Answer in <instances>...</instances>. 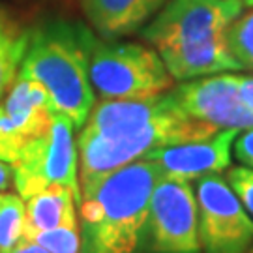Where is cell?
<instances>
[{
  "instance_id": "24",
  "label": "cell",
  "mask_w": 253,
  "mask_h": 253,
  "mask_svg": "<svg viewBox=\"0 0 253 253\" xmlns=\"http://www.w3.org/2000/svg\"><path fill=\"white\" fill-rule=\"evenodd\" d=\"M246 253H253V248H250V250H248Z\"/></svg>"
},
{
  "instance_id": "22",
  "label": "cell",
  "mask_w": 253,
  "mask_h": 253,
  "mask_svg": "<svg viewBox=\"0 0 253 253\" xmlns=\"http://www.w3.org/2000/svg\"><path fill=\"white\" fill-rule=\"evenodd\" d=\"M9 253H51L49 250L42 248L40 244L32 242V240H27V238H21L17 242V246L11 250Z\"/></svg>"
},
{
  "instance_id": "19",
  "label": "cell",
  "mask_w": 253,
  "mask_h": 253,
  "mask_svg": "<svg viewBox=\"0 0 253 253\" xmlns=\"http://www.w3.org/2000/svg\"><path fill=\"white\" fill-rule=\"evenodd\" d=\"M235 154L242 163L253 167V127L244 129V133L238 135L235 143Z\"/></svg>"
},
{
  "instance_id": "20",
  "label": "cell",
  "mask_w": 253,
  "mask_h": 253,
  "mask_svg": "<svg viewBox=\"0 0 253 253\" xmlns=\"http://www.w3.org/2000/svg\"><path fill=\"white\" fill-rule=\"evenodd\" d=\"M236 84L240 98L250 109H253V77L250 75H236Z\"/></svg>"
},
{
  "instance_id": "14",
  "label": "cell",
  "mask_w": 253,
  "mask_h": 253,
  "mask_svg": "<svg viewBox=\"0 0 253 253\" xmlns=\"http://www.w3.org/2000/svg\"><path fill=\"white\" fill-rule=\"evenodd\" d=\"M28 45V32H21L0 13V100L13 84Z\"/></svg>"
},
{
  "instance_id": "3",
  "label": "cell",
  "mask_w": 253,
  "mask_h": 253,
  "mask_svg": "<svg viewBox=\"0 0 253 253\" xmlns=\"http://www.w3.org/2000/svg\"><path fill=\"white\" fill-rule=\"evenodd\" d=\"M86 27L66 21H49L28 32V45L19 73L42 84L56 111L81 129L96 103L88 77Z\"/></svg>"
},
{
  "instance_id": "7",
  "label": "cell",
  "mask_w": 253,
  "mask_h": 253,
  "mask_svg": "<svg viewBox=\"0 0 253 253\" xmlns=\"http://www.w3.org/2000/svg\"><path fill=\"white\" fill-rule=\"evenodd\" d=\"M145 235L156 253H199L197 197L190 182L162 178L156 184Z\"/></svg>"
},
{
  "instance_id": "12",
  "label": "cell",
  "mask_w": 253,
  "mask_h": 253,
  "mask_svg": "<svg viewBox=\"0 0 253 253\" xmlns=\"http://www.w3.org/2000/svg\"><path fill=\"white\" fill-rule=\"evenodd\" d=\"M169 0H81L84 17L105 40L135 32Z\"/></svg>"
},
{
  "instance_id": "13",
  "label": "cell",
  "mask_w": 253,
  "mask_h": 253,
  "mask_svg": "<svg viewBox=\"0 0 253 253\" xmlns=\"http://www.w3.org/2000/svg\"><path fill=\"white\" fill-rule=\"evenodd\" d=\"M77 199L66 186H49L27 199L25 205V227L23 236L36 235L58 227H79L77 221Z\"/></svg>"
},
{
  "instance_id": "6",
  "label": "cell",
  "mask_w": 253,
  "mask_h": 253,
  "mask_svg": "<svg viewBox=\"0 0 253 253\" xmlns=\"http://www.w3.org/2000/svg\"><path fill=\"white\" fill-rule=\"evenodd\" d=\"M242 0H169L141 34L158 51L199 47L227 36Z\"/></svg>"
},
{
  "instance_id": "8",
  "label": "cell",
  "mask_w": 253,
  "mask_h": 253,
  "mask_svg": "<svg viewBox=\"0 0 253 253\" xmlns=\"http://www.w3.org/2000/svg\"><path fill=\"white\" fill-rule=\"evenodd\" d=\"M199 240L205 253H246L253 246V219L217 174L197 182Z\"/></svg>"
},
{
  "instance_id": "1",
  "label": "cell",
  "mask_w": 253,
  "mask_h": 253,
  "mask_svg": "<svg viewBox=\"0 0 253 253\" xmlns=\"http://www.w3.org/2000/svg\"><path fill=\"white\" fill-rule=\"evenodd\" d=\"M214 133L217 127L186 115L172 92L145 100H103L92 107L75 141L81 193L154 148L201 141Z\"/></svg>"
},
{
  "instance_id": "15",
  "label": "cell",
  "mask_w": 253,
  "mask_h": 253,
  "mask_svg": "<svg viewBox=\"0 0 253 253\" xmlns=\"http://www.w3.org/2000/svg\"><path fill=\"white\" fill-rule=\"evenodd\" d=\"M25 205L19 195H0V253H9L23 238Z\"/></svg>"
},
{
  "instance_id": "16",
  "label": "cell",
  "mask_w": 253,
  "mask_h": 253,
  "mask_svg": "<svg viewBox=\"0 0 253 253\" xmlns=\"http://www.w3.org/2000/svg\"><path fill=\"white\" fill-rule=\"evenodd\" d=\"M227 43L240 68L253 72V9L236 17L227 28Z\"/></svg>"
},
{
  "instance_id": "11",
  "label": "cell",
  "mask_w": 253,
  "mask_h": 253,
  "mask_svg": "<svg viewBox=\"0 0 253 253\" xmlns=\"http://www.w3.org/2000/svg\"><path fill=\"white\" fill-rule=\"evenodd\" d=\"M238 133V129H223L201 141L160 146L145 154L143 160L156 163L163 178L190 182L193 178L217 174L229 167L231 145Z\"/></svg>"
},
{
  "instance_id": "21",
  "label": "cell",
  "mask_w": 253,
  "mask_h": 253,
  "mask_svg": "<svg viewBox=\"0 0 253 253\" xmlns=\"http://www.w3.org/2000/svg\"><path fill=\"white\" fill-rule=\"evenodd\" d=\"M13 188V167L0 160V191L6 193Z\"/></svg>"
},
{
  "instance_id": "23",
  "label": "cell",
  "mask_w": 253,
  "mask_h": 253,
  "mask_svg": "<svg viewBox=\"0 0 253 253\" xmlns=\"http://www.w3.org/2000/svg\"><path fill=\"white\" fill-rule=\"evenodd\" d=\"M242 4L248 6V8H253V0H242Z\"/></svg>"
},
{
  "instance_id": "18",
  "label": "cell",
  "mask_w": 253,
  "mask_h": 253,
  "mask_svg": "<svg viewBox=\"0 0 253 253\" xmlns=\"http://www.w3.org/2000/svg\"><path fill=\"white\" fill-rule=\"evenodd\" d=\"M227 182L231 184V188L236 193V197L240 199V203L253 216V169L233 167L227 172Z\"/></svg>"
},
{
  "instance_id": "9",
  "label": "cell",
  "mask_w": 253,
  "mask_h": 253,
  "mask_svg": "<svg viewBox=\"0 0 253 253\" xmlns=\"http://www.w3.org/2000/svg\"><path fill=\"white\" fill-rule=\"evenodd\" d=\"M53 115L54 105L45 88L17 73L0 100V160L13 165L23 150L49 129Z\"/></svg>"
},
{
  "instance_id": "2",
  "label": "cell",
  "mask_w": 253,
  "mask_h": 253,
  "mask_svg": "<svg viewBox=\"0 0 253 253\" xmlns=\"http://www.w3.org/2000/svg\"><path fill=\"white\" fill-rule=\"evenodd\" d=\"M163 174L156 163L135 160L105 174L81 193L83 253H133L145 235L148 207Z\"/></svg>"
},
{
  "instance_id": "4",
  "label": "cell",
  "mask_w": 253,
  "mask_h": 253,
  "mask_svg": "<svg viewBox=\"0 0 253 253\" xmlns=\"http://www.w3.org/2000/svg\"><path fill=\"white\" fill-rule=\"evenodd\" d=\"M88 77L103 100H145L167 92L174 81L158 51L141 43L100 42L94 34Z\"/></svg>"
},
{
  "instance_id": "17",
  "label": "cell",
  "mask_w": 253,
  "mask_h": 253,
  "mask_svg": "<svg viewBox=\"0 0 253 253\" xmlns=\"http://www.w3.org/2000/svg\"><path fill=\"white\" fill-rule=\"evenodd\" d=\"M25 238V236H23ZM51 253H81V227H58L28 236Z\"/></svg>"
},
{
  "instance_id": "5",
  "label": "cell",
  "mask_w": 253,
  "mask_h": 253,
  "mask_svg": "<svg viewBox=\"0 0 253 253\" xmlns=\"http://www.w3.org/2000/svg\"><path fill=\"white\" fill-rule=\"evenodd\" d=\"M73 122L54 109L51 126L34 139L13 163V188L21 199H28L49 186H66L81 203V186L77 176V145L73 139Z\"/></svg>"
},
{
  "instance_id": "25",
  "label": "cell",
  "mask_w": 253,
  "mask_h": 253,
  "mask_svg": "<svg viewBox=\"0 0 253 253\" xmlns=\"http://www.w3.org/2000/svg\"><path fill=\"white\" fill-rule=\"evenodd\" d=\"M0 195H2V193H0Z\"/></svg>"
},
{
  "instance_id": "10",
  "label": "cell",
  "mask_w": 253,
  "mask_h": 253,
  "mask_svg": "<svg viewBox=\"0 0 253 253\" xmlns=\"http://www.w3.org/2000/svg\"><path fill=\"white\" fill-rule=\"evenodd\" d=\"M172 96L180 109L195 120L217 129H250L253 127V109L246 105L236 75H212L178 84Z\"/></svg>"
}]
</instances>
